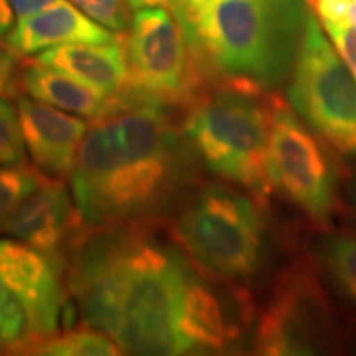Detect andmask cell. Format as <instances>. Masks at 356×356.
Wrapping results in <instances>:
<instances>
[{
    "instance_id": "cell-1",
    "label": "cell",
    "mask_w": 356,
    "mask_h": 356,
    "mask_svg": "<svg viewBox=\"0 0 356 356\" xmlns=\"http://www.w3.org/2000/svg\"><path fill=\"white\" fill-rule=\"evenodd\" d=\"M91 231L74 243L68 274L84 325L122 353L188 355L180 318L197 270L185 252L140 225Z\"/></svg>"
},
{
    "instance_id": "cell-2",
    "label": "cell",
    "mask_w": 356,
    "mask_h": 356,
    "mask_svg": "<svg viewBox=\"0 0 356 356\" xmlns=\"http://www.w3.org/2000/svg\"><path fill=\"white\" fill-rule=\"evenodd\" d=\"M165 108L122 91L89 124L70 173L84 228L140 225L178 197L190 147Z\"/></svg>"
},
{
    "instance_id": "cell-3",
    "label": "cell",
    "mask_w": 356,
    "mask_h": 356,
    "mask_svg": "<svg viewBox=\"0 0 356 356\" xmlns=\"http://www.w3.org/2000/svg\"><path fill=\"white\" fill-rule=\"evenodd\" d=\"M305 15L273 0H215L181 30L208 79L220 76L266 89L287 76Z\"/></svg>"
},
{
    "instance_id": "cell-4",
    "label": "cell",
    "mask_w": 356,
    "mask_h": 356,
    "mask_svg": "<svg viewBox=\"0 0 356 356\" xmlns=\"http://www.w3.org/2000/svg\"><path fill=\"white\" fill-rule=\"evenodd\" d=\"M190 152L213 175L267 204L273 193L269 177L270 96L248 81L222 79L191 104L181 127Z\"/></svg>"
},
{
    "instance_id": "cell-5",
    "label": "cell",
    "mask_w": 356,
    "mask_h": 356,
    "mask_svg": "<svg viewBox=\"0 0 356 356\" xmlns=\"http://www.w3.org/2000/svg\"><path fill=\"white\" fill-rule=\"evenodd\" d=\"M172 236L195 266L221 282L251 279L264 254L261 204L226 185L203 186L178 213Z\"/></svg>"
},
{
    "instance_id": "cell-6",
    "label": "cell",
    "mask_w": 356,
    "mask_h": 356,
    "mask_svg": "<svg viewBox=\"0 0 356 356\" xmlns=\"http://www.w3.org/2000/svg\"><path fill=\"white\" fill-rule=\"evenodd\" d=\"M287 96L292 109L325 144L343 157H356V79L310 8Z\"/></svg>"
},
{
    "instance_id": "cell-7",
    "label": "cell",
    "mask_w": 356,
    "mask_h": 356,
    "mask_svg": "<svg viewBox=\"0 0 356 356\" xmlns=\"http://www.w3.org/2000/svg\"><path fill=\"white\" fill-rule=\"evenodd\" d=\"M127 84L124 91L159 104H193L208 76L195 60L181 25L165 7L136 10L124 37Z\"/></svg>"
},
{
    "instance_id": "cell-8",
    "label": "cell",
    "mask_w": 356,
    "mask_h": 356,
    "mask_svg": "<svg viewBox=\"0 0 356 356\" xmlns=\"http://www.w3.org/2000/svg\"><path fill=\"white\" fill-rule=\"evenodd\" d=\"M269 177L274 191L312 221H330L337 202V168L327 144L279 96H270Z\"/></svg>"
},
{
    "instance_id": "cell-9",
    "label": "cell",
    "mask_w": 356,
    "mask_h": 356,
    "mask_svg": "<svg viewBox=\"0 0 356 356\" xmlns=\"http://www.w3.org/2000/svg\"><path fill=\"white\" fill-rule=\"evenodd\" d=\"M312 275L291 273L262 315L256 346L262 355L312 353L323 340L327 304Z\"/></svg>"
},
{
    "instance_id": "cell-10",
    "label": "cell",
    "mask_w": 356,
    "mask_h": 356,
    "mask_svg": "<svg viewBox=\"0 0 356 356\" xmlns=\"http://www.w3.org/2000/svg\"><path fill=\"white\" fill-rule=\"evenodd\" d=\"M0 282L33 310L47 338L56 335L66 302L61 257L19 239H0Z\"/></svg>"
},
{
    "instance_id": "cell-11",
    "label": "cell",
    "mask_w": 356,
    "mask_h": 356,
    "mask_svg": "<svg viewBox=\"0 0 356 356\" xmlns=\"http://www.w3.org/2000/svg\"><path fill=\"white\" fill-rule=\"evenodd\" d=\"M17 109L25 149L35 167L51 178L70 175L89 122L30 96L17 97Z\"/></svg>"
},
{
    "instance_id": "cell-12",
    "label": "cell",
    "mask_w": 356,
    "mask_h": 356,
    "mask_svg": "<svg viewBox=\"0 0 356 356\" xmlns=\"http://www.w3.org/2000/svg\"><path fill=\"white\" fill-rule=\"evenodd\" d=\"M79 225L83 226V222L73 191L60 178H44L8 218L2 233L44 254L61 257L66 244L74 241V231Z\"/></svg>"
},
{
    "instance_id": "cell-13",
    "label": "cell",
    "mask_w": 356,
    "mask_h": 356,
    "mask_svg": "<svg viewBox=\"0 0 356 356\" xmlns=\"http://www.w3.org/2000/svg\"><path fill=\"white\" fill-rule=\"evenodd\" d=\"M121 38L122 35L113 33L65 0L48 10L20 19L3 42L19 56H30L60 44L109 43Z\"/></svg>"
},
{
    "instance_id": "cell-14",
    "label": "cell",
    "mask_w": 356,
    "mask_h": 356,
    "mask_svg": "<svg viewBox=\"0 0 356 356\" xmlns=\"http://www.w3.org/2000/svg\"><path fill=\"white\" fill-rule=\"evenodd\" d=\"M17 83L26 96L84 119L101 118L114 106L109 96L71 74L33 60H26L17 71Z\"/></svg>"
},
{
    "instance_id": "cell-15",
    "label": "cell",
    "mask_w": 356,
    "mask_h": 356,
    "mask_svg": "<svg viewBox=\"0 0 356 356\" xmlns=\"http://www.w3.org/2000/svg\"><path fill=\"white\" fill-rule=\"evenodd\" d=\"M51 66L81 79L109 96H118L127 84V58L124 37L109 43H68L48 48L35 56Z\"/></svg>"
},
{
    "instance_id": "cell-16",
    "label": "cell",
    "mask_w": 356,
    "mask_h": 356,
    "mask_svg": "<svg viewBox=\"0 0 356 356\" xmlns=\"http://www.w3.org/2000/svg\"><path fill=\"white\" fill-rule=\"evenodd\" d=\"M47 340L33 310L0 282V355H30Z\"/></svg>"
},
{
    "instance_id": "cell-17",
    "label": "cell",
    "mask_w": 356,
    "mask_h": 356,
    "mask_svg": "<svg viewBox=\"0 0 356 356\" xmlns=\"http://www.w3.org/2000/svg\"><path fill=\"white\" fill-rule=\"evenodd\" d=\"M30 355L44 356H113L122 355L111 338L96 328L84 327L53 335L30 351Z\"/></svg>"
},
{
    "instance_id": "cell-18",
    "label": "cell",
    "mask_w": 356,
    "mask_h": 356,
    "mask_svg": "<svg viewBox=\"0 0 356 356\" xmlns=\"http://www.w3.org/2000/svg\"><path fill=\"white\" fill-rule=\"evenodd\" d=\"M47 175L25 163L0 165V231L17 208L25 202Z\"/></svg>"
},
{
    "instance_id": "cell-19",
    "label": "cell",
    "mask_w": 356,
    "mask_h": 356,
    "mask_svg": "<svg viewBox=\"0 0 356 356\" xmlns=\"http://www.w3.org/2000/svg\"><path fill=\"white\" fill-rule=\"evenodd\" d=\"M325 262L338 289L356 305V238H332L325 244Z\"/></svg>"
},
{
    "instance_id": "cell-20",
    "label": "cell",
    "mask_w": 356,
    "mask_h": 356,
    "mask_svg": "<svg viewBox=\"0 0 356 356\" xmlns=\"http://www.w3.org/2000/svg\"><path fill=\"white\" fill-rule=\"evenodd\" d=\"M25 150L17 104L0 96V165L25 163Z\"/></svg>"
},
{
    "instance_id": "cell-21",
    "label": "cell",
    "mask_w": 356,
    "mask_h": 356,
    "mask_svg": "<svg viewBox=\"0 0 356 356\" xmlns=\"http://www.w3.org/2000/svg\"><path fill=\"white\" fill-rule=\"evenodd\" d=\"M74 7L86 13L89 19L106 29L124 33L131 26V7L126 0H70Z\"/></svg>"
},
{
    "instance_id": "cell-22",
    "label": "cell",
    "mask_w": 356,
    "mask_h": 356,
    "mask_svg": "<svg viewBox=\"0 0 356 356\" xmlns=\"http://www.w3.org/2000/svg\"><path fill=\"white\" fill-rule=\"evenodd\" d=\"M320 25H322L327 37L330 38L338 55L345 61L346 68L350 70V73L356 79V24H350V22H328V24Z\"/></svg>"
},
{
    "instance_id": "cell-23",
    "label": "cell",
    "mask_w": 356,
    "mask_h": 356,
    "mask_svg": "<svg viewBox=\"0 0 356 356\" xmlns=\"http://www.w3.org/2000/svg\"><path fill=\"white\" fill-rule=\"evenodd\" d=\"M17 58L19 55L13 53L7 47L6 42L0 44V96L7 97L15 95L19 83H17Z\"/></svg>"
},
{
    "instance_id": "cell-24",
    "label": "cell",
    "mask_w": 356,
    "mask_h": 356,
    "mask_svg": "<svg viewBox=\"0 0 356 356\" xmlns=\"http://www.w3.org/2000/svg\"><path fill=\"white\" fill-rule=\"evenodd\" d=\"M215 0H173L170 12L175 15L181 29H186L198 19Z\"/></svg>"
},
{
    "instance_id": "cell-25",
    "label": "cell",
    "mask_w": 356,
    "mask_h": 356,
    "mask_svg": "<svg viewBox=\"0 0 356 356\" xmlns=\"http://www.w3.org/2000/svg\"><path fill=\"white\" fill-rule=\"evenodd\" d=\"M65 2V0H10V6L13 8L17 19H26L35 13H40L48 8L58 6V3Z\"/></svg>"
},
{
    "instance_id": "cell-26",
    "label": "cell",
    "mask_w": 356,
    "mask_h": 356,
    "mask_svg": "<svg viewBox=\"0 0 356 356\" xmlns=\"http://www.w3.org/2000/svg\"><path fill=\"white\" fill-rule=\"evenodd\" d=\"M13 8L10 0H0V40H6L13 29Z\"/></svg>"
},
{
    "instance_id": "cell-27",
    "label": "cell",
    "mask_w": 356,
    "mask_h": 356,
    "mask_svg": "<svg viewBox=\"0 0 356 356\" xmlns=\"http://www.w3.org/2000/svg\"><path fill=\"white\" fill-rule=\"evenodd\" d=\"M126 2L134 12L140 10V8H154V7H165L170 10L173 0H126Z\"/></svg>"
},
{
    "instance_id": "cell-28",
    "label": "cell",
    "mask_w": 356,
    "mask_h": 356,
    "mask_svg": "<svg viewBox=\"0 0 356 356\" xmlns=\"http://www.w3.org/2000/svg\"><path fill=\"white\" fill-rule=\"evenodd\" d=\"M273 2L277 3L279 7L286 8V10L292 12V13H297V15H302L304 17L307 10V0H273Z\"/></svg>"
},
{
    "instance_id": "cell-29",
    "label": "cell",
    "mask_w": 356,
    "mask_h": 356,
    "mask_svg": "<svg viewBox=\"0 0 356 356\" xmlns=\"http://www.w3.org/2000/svg\"><path fill=\"white\" fill-rule=\"evenodd\" d=\"M355 204H356V178H355Z\"/></svg>"
}]
</instances>
